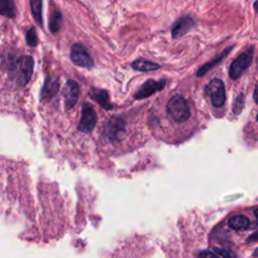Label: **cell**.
Returning <instances> with one entry per match:
<instances>
[{
  "instance_id": "obj_14",
  "label": "cell",
  "mask_w": 258,
  "mask_h": 258,
  "mask_svg": "<svg viewBox=\"0 0 258 258\" xmlns=\"http://www.w3.org/2000/svg\"><path fill=\"white\" fill-rule=\"evenodd\" d=\"M132 68L136 71H139V72H150V71L159 70L160 66L155 63V62L146 60L144 58H139V59H136L135 61L132 62Z\"/></svg>"
},
{
  "instance_id": "obj_2",
  "label": "cell",
  "mask_w": 258,
  "mask_h": 258,
  "mask_svg": "<svg viewBox=\"0 0 258 258\" xmlns=\"http://www.w3.org/2000/svg\"><path fill=\"white\" fill-rule=\"evenodd\" d=\"M33 72V59L29 55H22L16 59L13 67V76L17 85L20 87L25 86Z\"/></svg>"
},
{
  "instance_id": "obj_15",
  "label": "cell",
  "mask_w": 258,
  "mask_h": 258,
  "mask_svg": "<svg viewBox=\"0 0 258 258\" xmlns=\"http://www.w3.org/2000/svg\"><path fill=\"white\" fill-rule=\"evenodd\" d=\"M233 47L231 46V47H227L224 51H222V53H220L216 58H214V59H212L211 61H209V62H207V63H205L203 67H201L200 68V70L198 71V73H197V76H199V77H201V76H203V75H205L210 69H212L214 66H216L217 63H219L230 51H231V49H232Z\"/></svg>"
},
{
  "instance_id": "obj_18",
  "label": "cell",
  "mask_w": 258,
  "mask_h": 258,
  "mask_svg": "<svg viewBox=\"0 0 258 258\" xmlns=\"http://www.w3.org/2000/svg\"><path fill=\"white\" fill-rule=\"evenodd\" d=\"M60 24H61V14L58 10H56L50 16V20H49V29H50V31L52 33L57 32L60 28Z\"/></svg>"
},
{
  "instance_id": "obj_7",
  "label": "cell",
  "mask_w": 258,
  "mask_h": 258,
  "mask_svg": "<svg viewBox=\"0 0 258 258\" xmlns=\"http://www.w3.org/2000/svg\"><path fill=\"white\" fill-rule=\"evenodd\" d=\"M196 21L195 19L188 15H182L180 16L171 26V37L172 38H179L183 36L185 33L190 31L196 27Z\"/></svg>"
},
{
  "instance_id": "obj_19",
  "label": "cell",
  "mask_w": 258,
  "mask_h": 258,
  "mask_svg": "<svg viewBox=\"0 0 258 258\" xmlns=\"http://www.w3.org/2000/svg\"><path fill=\"white\" fill-rule=\"evenodd\" d=\"M26 42L30 46H36L37 43H38L37 34H36V31H35V29L33 27H31L27 31V33H26Z\"/></svg>"
},
{
  "instance_id": "obj_22",
  "label": "cell",
  "mask_w": 258,
  "mask_h": 258,
  "mask_svg": "<svg viewBox=\"0 0 258 258\" xmlns=\"http://www.w3.org/2000/svg\"><path fill=\"white\" fill-rule=\"evenodd\" d=\"M199 256L207 257V256H218V255H217V254H215V253H213V252H210V251H204V252L199 253Z\"/></svg>"
},
{
  "instance_id": "obj_13",
  "label": "cell",
  "mask_w": 258,
  "mask_h": 258,
  "mask_svg": "<svg viewBox=\"0 0 258 258\" xmlns=\"http://www.w3.org/2000/svg\"><path fill=\"white\" fill-rule=\"evenodd\" d=\"M228 224L231 229L236 230V231H241V230H245L249 227L250 220L246 216L238 215V216H234V217L230 218Z\"/></svg>"
},
{
  "instance_id": "obj_17",
  "label": "cell",
  "mask_w": 258,
  "mask_h": 258,
  "mask_svg": "<svg viewBox=\"0 0 258 258\" xmlns=\"http://www.w3.org/2000/svg\"><path fill=\"white\" fill-rule=\"evenodd\" d=\"M30 8L32 15L35 19V21L41 25L42 24V16H41V9H42V4L41 0H30Z\"/></svg>"
},
{
  "instance_id": "obj_28",
  "label": "cell",
  "mask_w": 258,
  "mask_h": 258,
  "mask_svg": "<svg viewBox=\"0 0 258 258\" xmlns=\"http://www.w3.org/2000/svg\"><path fill=\"white\" fill-rule=\"evenodd\" d=\"M256 119H257V121H258V114H257V117H256Z\"/></svg>"
},
{
  "instance_id": "obj_25",
  "label": "cell",
  "mask_w": 258,
  "mask_h": 258,
  "mask_svg": "<svg viewBox=\"0 0 258 258\" xmlns=\"http://www.w3.org/2000/svg\"><path fill=\"white\" fill-rule=\"evenodd\" d=\"M253 7H254L255 11L258 13V0H256V1L254 2V4H253Z\"/></svg>"
},
{
  "instance_id": "obj_11",
  "label": "cell",
  "mask_w": 258,
  "mask_h": 258,
  "mask_svg": "<svg viewBox=\"0 0 258 258\" xmlns=\"http://www.w3.org/2000/svg\"><path fill=\"white\" fill-rule=\"evenodd\" d=\"M59 81L57 78L53 76H47L44 81L43 88L41 90V99H50L52 98L58 91Z\"/></svg>"
},
{
  "instance_id": "obj_24",
  "label": "cell",
  "mask_w": 258,
  "mask_h": 258,
  "mask_svg": "<svg viewBox=\"0 0 258 258\" xmlns=\"http://www.w3.org/2000/svg\"><path fill=\"white\" fill-rule=\"evenodd\" d=\"M253 97H254L255 102L258 104V84L256 85V88H255V91H254V95H253Z\"/></svg>"
},
{
  "instance_id": "obj_26",
  "label": "cell",
  "mask_w": 258,
  "mask_h": 258,
  "mask_svg": "<svg viewBox=\"0 0 258 258\" xmlns=\"http://www.w3.org/2000/svg\"><path fill=\"white\" fill-rule=\"evenodd\" d=\"M254 215H255V217L258 219V209H257V210L254 212Z\"/></svg>"
},
{
  "instance_id": "obj_9",
  "label": "cell",
  "mask_w": 258,
  "mask_h": 258,
  "mask_svg": "<svg viewBox=\"0 0 258 258\" xmlns=\"http://www.w3.org/2000/svg\"><path fill=\"white\" fill-rule=\"evenodd\" d=\"M62 95H63V102H64L66 108L67 109L73 108L77 104L80 96V87L78 83L74 80H68L64 85Z\"/></svg>"
},
{
  "instance_id": "obj_23",
  "label": "cell",
  "mask_w": 258,
  "mask_h": 258,
  "mask_svg": "<svg viewBox=\"0 0 258 258\" xmlns=\"http://www.w3.org/2000/svg\"><path fill=\"white\" fill-rule=\"evenodd\" d=\"M252 240H254V241H258V232H256V233L252 234L251 236H249L248 241H252Z\"/></svg>"
},
{
  "instance_id": "obj_4",
  "label": "cell",
  "mask_w": 258,
  "mask_h": 258,
  "mask_svg": "<svg viewBox=\"0 0 258 258\" xmlns=\"http://www.w3.org/2000/svg\"><path fill=\"white\" fill-rule=\"evenodd\" d=\"M252 55H253V47H249L245 51L241 52L233 60L229 70V76L231 79L236 80L242 76L245 70L249 68L252 61Z\"/></svg>"
},
{
  "instance_id": "obj_16",
  "label": "cell",
  "mask_w": 258,
  "mask_h": 258,
  "mask_svg": "<svg viewBox=\"0 0 258 258\" xmlns=\"http://www.w3.org/2000/svg\"><path fill=\"white\" fill-rule=\"evenodd\" d=\"M0 14L6 17H14L16 14V7L13 0H0Z\"/></svg>"
},
{
  "instance_id": "obj_12",
  "label": "cell",
  "mask_w": 258,
  "mask_h": 258,
  "mask_svg": "<svg viewBox=\"0 0 258 258\" xmlns=\"http://www.w3.org/2000/svg\"><path fill=\"white\" fill-rule=\"evenodd\" d=\"M89 96L105 110H111L113 108V106L109 102V95L107 91L98 88H92L89 91Z\"/></svg>"
},
{
  "instance_id": "obj_27",
  "label": "cell",
  "mask_w": 258,
  "mask_h": 258,
  "mask_svg": "<svg viewBox=\"0 0 258 258\" xmlns=\"http://www.w3.org/2000/svg\"><path fill=\"white\" fill-rule=\"evenodd\" d=\"M257 251H258V249H257ZM253 255H254V256H258V253H257V252H256V253H254V254H253Z\"/></svg>"
},
{
  "instance_id": "obj_21",
  "label": "cell",
  "mask_w": 258,
  "mask_h": 258,
  "mask_svg": "<svg viewBox=\"0 0 258 258\" xmlns=\"http://www.w3.org/2000/svg\"><path fill=\"white\" fill-rule=\"evenodd\" d=\"M217 251V255L218 256H223V257H230L232 256V254L226 250H220V249H216Z\"/></svg>"
},
{
  "instance_id": "obj_10",
  "label": "cell",
  "mask_w": 258,
  "mask_h": 258,
  "mask_svg": "<svg viewBox=\"0 0 258 258\" xmlns=\"http://www.w3.org/2000/svg\"><path fill=\"white\" fill-rule=\"evenodd\" d=\"M165 85V81L161 80V81H154L152 79L147 80L141 87L140 89L134 94V97L136 99H144L147 98L151 95H153L155 92L161 90Z\"/></svg>"
},
{
  "instance_id": "obj_1",
  "label": "cell",
  "mask_w": 258,
  "mask_h": 258,
  "mask_svg": "<svg viewBox=\"0 0 258 258\" xmlns=\"http://www.w3.org/2000/svg\"><path fill=\"white\" fill-rule=\"evenodd\" d=\"M166 111L169 117L178 123L186 121L190 116L189 105L181 95H174L166 105Z\"/></svg>"
},
{
  "instance_id": "obj_20",
  "label": "cell",
  "mask_w": 258,
  "mask_h": 258,
  "mask_svg": "<svg viewBox=\"0 0 258 258\" xmlns=\"http://www.w3.org/2000/svg\"><path fill=\"white\" fill-rule=\"evenodd\" d=\"M243 105H244V95L243 94H239V96L236 97L234 105H233V111L235 114H239L242 109H243Z\"/></svg>"
},
{
  "instance_id": "obj_5",
  "label": "cell",
  "mask_w": 258,
  "mask_h": 258,
  "mask_svg": "<svg viewBox=\"0 0 258 258\" xmlns=\"http://www.w3.org/2000/svg\"><path fill=\"white\" fill-rule=\"evenodd\" d=\"M104 129L107 139L111 142H115L125 131V120L120 116H113L107 121Z\"/></svg>"
},
{
  "instance_id": "obj_8",
  "label": "cell",
  "mask_w": 258,
  "mask_h": 258,
  "mask_svg": "<svg viewBox=\"0 0 258 258\" xmlns=\"http://www.w3.org/2000/svg\"><path fill=\"white\" fill-rule=\"evenodd\" d=\"M71 59L73 62L82 68H91L94 64L93 58L81 43H76L71 49Z\"/></svg>"
},
{
  "instance_id": "obj_3",
  "label": "cell",
  "mask_w": 258,
  "mask_h": 258,
  "mask_svg": "<svg viewBox=\"0 0 258 258\" xmlns=\"http://www.w3.org/2000/svg\"><path fill=\"white\" fill-rule=\"evenodd\" d=\"M205 93L210 96L213 106L220 108L225 104L226 91L225 85L220 79H213L205 88Z\"/></svg>"
},
{
  "instance_id": "obj_6",
  "label": "cell",
  "mask_w": 258,
  "mask_h": 258,
  "mask_svg": "<svg viewBox=\"0 0 258 258\" xmlns=\"http://www.w3.org/2000/svg\"><path fill=\"white\" fill-rule=\"evenodd\" d=\"M97 124V114L94 108L89 103H84L82 107L81 119L78 129L84 133L91 132Z\"/></svg>"
}]
</instances>
